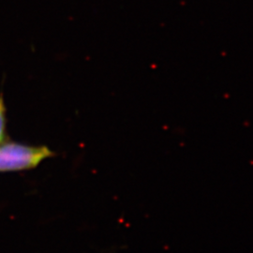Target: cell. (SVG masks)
Returning a JSON list of instances; mask_svg holds the SVG:
<instances>
[{
  "label": "cell",
  "instance_id": "cell-1",
  "mask_svg": "<svg viewBox=\"0 0 253 253\" xmlns=\"http://www.w3.org/2000/svg\"><path fill=\"white\" fill-rule=\"evenodd\" d=\"M54 156L46 146H28L15 143L0 145V171L35 168L43 160Z\"/></svg>",
  "mask_w": 253,
  "mask_h": 253
},
{
  "label": "cell",
  "instance_id": "cell-2",
  "mask_svg": "<svg viewBox=\"0 0 253 253\" xmlns=\"http://www.w3.org/2000/svg\"><path fill=\"white\" fill-rule=\"evenodd\" d=\"M5 129V108L3 104V100L0 98V141L4 136Z\"/></svg>",
  "mask_w": 253,
  "mask_h": 253
}]
</instances>
